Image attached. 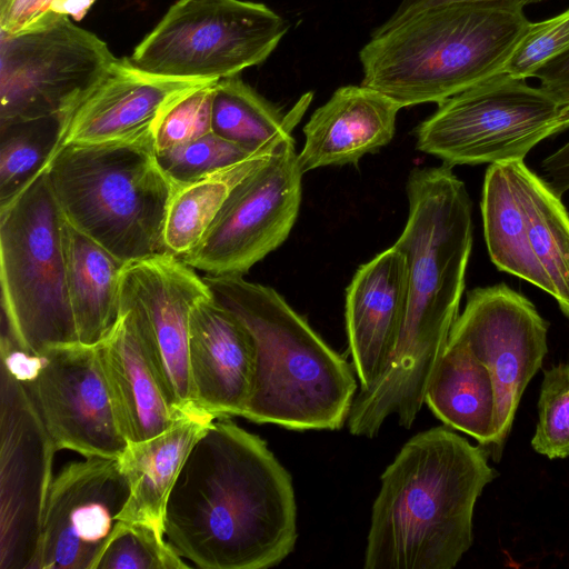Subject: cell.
Instances as JSON below:
<instances>
[{"instance_id":"obj_1","label":"cell","mask_w":569,"mask_h":569,"mask_svg":"<svg viewBox=\"0 0 569 569\" xmlns=\"http://www.w3.org/2000/svg\"><path fill=\"white\" fill-rule=\"evenodd\" d=\"M408 220L393 247L408 271L405 322L376 383L355 397L353 436L373 438L392 415L409 429L458 318L472 248V203L451 167L416 168L407 180Z\"/></svg>"},{"instance_id":"obj_2","label":"cell","mask_w":569,"mask_h":569,"mask_svg":"<svg viewBox=\"0 0 569 569\" xmlns=\"http://www.w3.org/2000/svg\"><path fill=\"white\" fill-rule=\"evenodd\" d=\"M164 533L199 568L277 566L298 538L291 476L263 439L217 417L170 491Z\"/></svg>"},{"instance_id":"obj_3","label":"cell","mask_w":569,"mask_h":569,"mask_svg":"<svg viewBox=\"0 0 569 569\" xmlns=\"http://www.w3.org/2000/svg\"><path fill=\"white\" fill-rule=\"evenodd\" d=\"M482 446L436 427L417 433L381 475L365 569H452L472 545L478 497L495 478Z\"/></svg>"},{"instance_id":"obj_4","label":"cell","mask_w":569,"mask_h":569,"mask_svg":"<svg viewBox=\"0 0 569 569\" xmlns=\"http://www.w3.org/2000/svg\"><path fill=\"white\" fill-rule=\"evenodd\" d=\"M254 343L251 391L242 412L290 430H338L357 392L351 366L272 288L243 277H203Z\"/></svg>"},{"instance_id":"obj_5","label":"cell","mask_w":569,"mask_h":569,"mask_svg":"<svg viewBox=\"0 0 569 569\" xmlns=\"http://www.w3.org/2000/svg\"><path fill=\"white\" fill-rule=\"evenodd\" d=\"M531 22L480 4L423 9L382 23L359 52L361 84L401 108L442 101L503 72Z\"/></svg>"},{"instance_id":"obj_6","label":"cell","mask_w":569,"mask_h":569,"mask_svg":"<svg viewBox=\"0 0 569 569\" xmlns=\"http://www.w3.org/2000/svg\"><path fill=\"white\" fill-rule=\"evenodd\" d=\"M43 167L73 228L126 263L167 253L164 222L177 184L159 163L154 137L67 144Z\"/></svg>"},{"instance_id":"obj_7","label":"cell","mask_w":569,"mask_h":569,"mask_svg":"<svg viewBox=\"0 0 569 569\" xmlns=\"http://www.w3.org/2000/svg\"><path fill=\"white\" fill-rule=\"evenodd\" d=\"M63 221L44 167L0 201L2 332L33 355L79 342L67 287Z\"/></svg>"},{"instance_id":"obj_8","label":"cell","mask_w":569,"mask_h":569,"mask_svg":"<svg viewBox=\"0 0 569 569\" xmlns=\"http://www.w3.org/2000/svg\"><path fill=\"white\" fill-rule=\"evenodd\" d=\"M569 128V99L499 74L438 104L415 130L416 148L445 164L523 160Z\"/></svg>"},{"instance_id":"obj_9","label":"cell","mask_w":569,"mask_h":569,"mask_svg":"<svg viewBox=\"0 0 569 569\" xmlns=\"http://www.w3.org/2000/svg\"><path fill=\"white\" fill-rule=\"evenodd\" d=\"M288 31L272 9L247 0H178L129 60L149 74L211 80L266 61Z\"/></svg>"},{"instance_id":"obj_10","label":"cell","mask_w":569,"mask_h":569,"mask_svg":"<svg viewBox=\"0 0 569 569\" xmlns=\"http://www.w3.org/2000/svg\"><path fill=\"white\" fill-rule=\"evenodd\" d=\"M481 213L491 261L548 292L569 317V214L523 160L492 163Z\"/></svg>"},{"instance_id":"obj_11","label":"cell","mask_w":569,"mask_h":569,"mask_svg":"<svg viewBox=\"0 0 569 569\" xmlns=\"http://www.w3.org/2000/svg\"><path fill=\"white\" fill-rule=\"evenodd\" d=\"M0 349L1 365L24 386L57 451L121 456L129 442L96 343L60 345L33 355L1 332Z\"/></svg>"},{"instance_id":"obj_12","label":"cell","mask_w":569,"mask_h":569,"mask_svg":"<svg viewBox=\"0 0 569 569\" xmlns=\"http://www.w3.org/2000/svg\"><path fill=\"white\" fill-rule=\"evenodd\" d=\"M0 129L67 113L118 59L94 33L59 17L0 32Z\"/></svg>"},{"instance_id":"obj_13","label":"cell","mask_w":569,"mask_h":569,"mask_svg":"<svg viewBox=\"0 0 569 569\" xmlns=\"http://www.w3.org/2000/svg\"><path fill=\"white\" fill-rule=\"evenodd\" d=\"M302 174L290 138L232 189L181 260L210 276L243 277L288 238L299 213Z\"/></svg>"},{"instance_id":"obj_14","label":"cell","mask_w":569,"mask_h":569,"mask_svg":"<svg viewBox=\"0 0 569 569\" xmlns=\"http://www.w3.org/2000/svg\"><path fill=\"white\" fill-rule=\"evenodd\" d=\"M0 568L31 569L57 451L20 379L1 365Z\"/></svg>"},{"instance_id":"obj_15","label":"cell","mask_w":569,"mask_h":569,"mask_svg":"<svg viewBox=\"0 0 569 569\" xmlns=\"http://www.w3.org/2000/svg\"><path fill=\"white\" fill-rule=\"evenodd\" d=\"M548 322L505 283L476 288L449 338L466 345L488 368L495 387V455L510 432L521 396L547 353Z\"/></svg>"},{"instance_id":"obj_16","label":"cell","mask_w":569,"mask_h":569,"mask_svg":"<svg viewBox=\"0 0 569 569\" xmlns=\"http://www.w3.org/2000/svg\"><path fill=\"white\" fill-rule=\"evenodd\" d=\"M129 493L118 458L67 465L49 487L31 569H93Z\"/></svg>"},{"instance_id":"obj_17","label":"cell","mask_w":569,"mask_h":569,"mask_svg":"<svg viewBox=\"0 0 569 569\" xmlns=\"http://www.w3.org/2000/svg\"><path fill=\"white\" fill-rule=\"evenodd\" d=\"M208 295L203 277L169 253L129 261L120 276V306L134 310L152 362L182 412L200 410L191 397L190 315Z\"/></svg>"},{"instance_id":"obj_18","label":"cell","mask_w":569,"mask_h":569,"mask_svg":"<svg viewBox=\"0 0 569 569\" xmlns=\"http://www.w3.org/2000/svg\"><path fill=\"white\" fill-rule=\"evenodd\" d=\"M211 80L149 74L118 58L106 74L62 117L51 153L67 144L154 137L167 111ZM50 153V154H51Z\"/></svg>"},{"instance_id":"obj_19","label":"cell","mask_w":569,"mask_h":569,"mask_svg":"<svg viewBox=\"0 0 569 569\" xmlns=\"http://www.w3.org/2000/svg\"><path fill=\"white\" fill-rule=\"evenodd\" d=\"M254 370L253 339L211 292L192 308L189 372L194 406L212 416H242Z\"/></svg>"},{"instance_id":"obj_20","label":"cell","mask_w":569,"mask_h":569,"mask_svg":"<svg viewBox=\"0 0 569 569\" xmlns=\"http://www.w3.org/2000/svg\"><path fill=\"white\" fill-rule=\"evenodd\" d=\"M408 305L406 258L393 246L355 273L346 293V330L360 391L381 376L401 332Z\"/></svg>"},{"instance_id":"obj_21","label":"cell","mask_w":569,"mask_h":569,"mask_svg":"<svg viewBox=\"0 0 569 569\" xmlns=\"http://www.w3.org/2000/svg\"><path fill=\"white\" fill-rule=\"evenodd\" d=\"M96 345L128 442L154 437L188 413L171 401L133 309L120 306L118 320Z\"/></svg>"},{"instance_id":"obj_22","label":"cell","mask_w":569,"mask_h":569,"mask_svg":"<svg viewBox=\"0 0 569 569\" xmlns=\"http://www.w3.org/2000/svg\"><path fill=\"white\" fill-rule=\"evenodd\" d=\"M400 109L392 99L363 84L338 88L303 127L305 143L298 153L301 171L356 163L387 146L395 136Z\"/></svg>"},{"instance_id":"obj_23","label":"cell","mask_w":569,"mask_h":569,"mask_svg":"<svg viewBox=\"0 0 569 569\" xmlns=\"http://www.w3.org/2000/svg\"><path fill=\"white\" fill-rule=\"evenodd\" d=\"M214 419L193 410L161 433L128 443L118 459L130 493L118 520L146 523L164 533L170 491L191 448Z\"/></svg>"},{"instance_id":"obj_24","label":"cell","mask_w":569,"mask_h":569,"mask_svg":"<svg viewBox=\"0 0 569 569\" xmlns=\"http://www.w3.org/2000/svg\"><path fill=\"white\" fill-rule=\"evenodd\" d=\"M67 287L79 341L93 345L120 313V276L126 264L102 246L62 224Z\"/></svg>"},{"instance_id":"obj_25","label":"cell","mask_w":569,"mask_h":569,"mask_svg":"<svg viewBox=\"0 0 569 569\" xmlns=\"http://www.w3.org/2000/svg\"><path fill=\"white\" fill-rule=\"evenodd\" d=\"M425 402L450 428L491 446L496 397L488 368L462 342L448 338L429 380Z\"/></svg>"},{"instance_id":"obj_26","label":"cell","mask_w":569,"mask_h":569,"mask_svg":"<svg viewBox=\"0 0 569 569\" xmlns=\"http://www.w3.org/2000/svg\"><path fill=\"white\" fill-rule=\"evenodd\" d=\"M311 99V92L303 94L287 114H282L237 76L220 79L213 88L211 129L250 152L270 153L292 138V129Z\"/></svg>"},{"instance_id":"obj_27","label":"cell","mask_w":569,"mask_h":569,"mask_svg":"<svg viewBox=\"0 0 569 569\" xmlns=\"http://www.w3.org/2000/svg\"><path fill=\"white\" fill-rule=\"evenodd\" d=\"M273 152L256 154L228 168L177 186L166 216L163 231L166 252L181 259L192 251L203 238L232 189Z\"/></svg>"},{"instance_id":"obj_28","label":"cell","mask_w":569,"mask_h":569,"mask_svg":"<svg viewBox=\"0 0 569 569\" xmlns=\"http://www.w3.org/2000/svg\"><path fill=\"white\" fill-rule=\"evenodd\" d=\"M0 201L12 196L40 171L56 143L58 119L0 129Z\"/></svg>"},{"instance_id":"obj_29","label":"cell","mask_w":569,"mask_h":569,"mask_svg":"<svg viewBox=\"0 0 569 569\" xmlns=\"http://www.w3.org/2000/svg\"><path fill=\"white\" fill-rule=\"evenodd\" d=\"M164 533L141 522L118 520L93 569H186Z\"/></svg>"},{"instance_id":"obj_30","label":"cell","mask_w":569,"mask_h":569,"mask_svg":"<svg viewBox=\"0 0 569 569\" xmlns=\"http://www.w3.org/2000/svg\"><path fill=\"white\" fill-rule=\"evenodd\" d=\"M256 154L214 132L189 142L157 151L164 172L177 184H183L228 168Z\"/></svg>"},{"instance_id":"obj_31","label":"cell","mask_w":569,"mask_h":569,"mask_svg":"<svg viewBox=\"0 0 569 569\" xmlns=\"http://www.w3.org/2000/svg\"><path fill=\"white\" fill-rule=\"evenodd\" d=\"M531 446L549 459L569 456V362L545 370Z\"/></svg>"},{"instance_id":"obj_32","label":"cell","mask_w":569,"mask_h":569,"mask_svg":"<svg viewBox=\"0 0 569 569\" xmlns=\"http://www.w3.org/2000/svg\"><path fill=\"white\" fill-rule=\"evenodd\" d=\"M567 51H569V8L553 18L531 22L502 73L526 80Z\"/></svg>"},{"instance_id":"obj_33","label":"cell","mask_w":569,"mask_h":569,"mask_svg":"<svg viewBox=\"0 0 569 569\" xmlns=\"http://www.w3.org/2000/svg\"><path fill=\"white\" fill-rule=\"evenodd\" d=\"M208 82L177 101L162 118L156 133V151L198 139L211 129L213 88Z\"/></svg>"},{"instance_id":"obj_34","label":"cell","mask_w":569,"mask_h":569,"mask_svg":"<svg viewBox=\"0 0 569 569\" xmlns=\"http://www.w3.org/2000/svg\"><path fill=\"white\" fill-rule=\"evenodd\" d=\"M96 0H0V32L17 34L59 17L81 20Z\"/></svg>"},{"instance_id":"obj_35","label":"cell","mask_w":569,"mask_h":569,"mask_svg":"<svg viewBox=\"0 0 569 569\" xmlns=\"http://www.w3.org/2000/svg\"><path fill=\"white\" fill-rule=\"evenodd\" d=\"M541 1L542 0H401L395 12L385 23H395L423 9L448 4H480L523 10L526 6Z\"/></svg>"},{"instance_id":"obj_36","label":"cell","mask_w":569,"mask_h":569,"mask_svg":"<svg viewBox=\"0 0 569 569\" xmlns=\"http://www.w3.org/2000/svg\"><path fill=\"white\" fill-rule=\"evenodd\" d=\"M533 77L540 80V87L569 99V51L549 61Z\"/></svg>"},{"instance_id":"obj_37","label":"cell","mask_w":569,"mask_h":569,"mask_svg":"<svg viewBox=\"0 0 569 569\" xmlns=\"http://www.w3.org/2000/svg\"><path fill=\"white\" fill-rule=\"evenodd\" d=\"M545 181L561 197L569 190V141L541 163Z\"/></svg>"}]
</instances>
